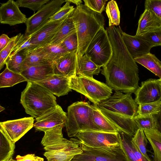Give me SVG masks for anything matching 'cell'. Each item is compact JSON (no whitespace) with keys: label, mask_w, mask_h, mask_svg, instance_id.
I'll list each match as a JSON object with an SVG mask.
<instances>
[{"label":"cell","mask_w":161,"mask_h":161,"mask_svg":"<svg viewBox=\"0 0 161 161\" xmlns=\"http://www.w3.org/2000/svg\"><path fill=\"white\" fill-rule=\"evenodd\" d=\"M69 87L84 95L93 104L107 98L112 93V89L107 84L93 78L81 75H75L70 78Z\"/></svg>","instance_id":"5b68a950"},{"label":"cell","mask_w":161,"mask_h":161,"mask_svg":"<svg viewBox=\"0 0 161 161\" xmlns=\"http://www.w3.org/2000/svg\"><path fill=\"white\" fill-rule=\"evenodd\" d=\"M56 100L53 94L44 86L27 81L21 92L20 103L25 112L36 119L55 109L58 105Z\"/></svg>","instance_id":"3957f363"},{"label":"cell","mask_w":161,"mask_h":161,"mask_svg":"<svg viewBox=\"0 0 161 161\" xmlns=\"http://www.w3.org/2000/svg\"><path fill=\"white\" fill-rule=\"evenodd\" d=\"M78 143L82 152L71 161H129L120 145L111 147H93L71 138Z\"/></svg>","instance_id":"8992f818"},{"label":"cell","mask_w":161,"mask_h":161,"mask_svg":"<svg viewBox=\"0 0 161 161\" xmlns=\"http://www.w3.org/2000/svg\"><path fill=\"white\" fill-rule=\"evenodd\" d=\"M160 79V80L161 82V78H160V79Z\"/></svg>","instance_id":"db71d44e"},{"label":"cell","mask_w":161,"mask_h":161,"mask_svg":"<svg viewBox=\"0 0 161 161\" xmlns=\"http://www.w3.org/2000/svg\"><path fill=\"white\" fill-rule=\"evenodd\" d=\"M138 105L161 101V82L159 79H150L142 82L134 93Z\"/></svg>","instance_id":"8fae6325"},{"label":"cell","mask_w":161,"mask_h":161,"mask_svg":"<svg viewBox=\"0 0 161 161\" xmlns=\"http://www.w3.org/2000/svg\"><path fill=\"white\" fill-rule=\"evenodd\" d=\"M65 126L69 137H75L81 131H101L93 121L92 105L83 101L75 102L68 107Z\"/></svg>","instance_id":"277c9868"},{"label":"cell","mask_w":161,"mask_h":161,"mask_svg":"<svg viewBox=\"0 0 161 161\" xmlns=\"http://www.w3.org/2000/svg\"><path fill=\"white\" fill-rule=\"evenodd\" d=\"M144 132L153 150L154 161H161V133L155 130Z\"/></svg>","instance_id":"4dcf8cb0"},{"label":"cell","mask_w":161,"mask_h":161,"mask_svg":"<svg viewBox=\"0 0 161 161\" xmlns=\"http://www.w3.org/2000/svg\"><path fill=\"white\" fill-rule=\"evenodd\" d=\"M112 53V47L107 31L104 27H101L91 41L85 54L101 67L108 63Z\"/></svg>","instance_id":"ba28073f"},{"label":"cell","mask_w":161,"mask_h":161,"mask_svg":"<svg viewBox=\"0 0 161 161\" xmlns=\"http://www.w3.org/2000/svg\"><path fill=\"white\" fill-rule=\"evenodd\" d=\"M101 70V67L96 64L86 54L77 61L76 75L93 78L94 75H98Z\"/></svg>","instance_id":"cb8c5ba5"},{"label":"cell","mask_w":161,"mask_h":161,"mask_svg":"<svg viewBox=\"0 0 161 161\" xmlns=\"http://www.w3.org/2000/svg\"><path fill=\"white\" fill-rule=\"evenodd\" d=\"M132 93L124 94L115 91L112 96L101 102L92 104L99 110L117 113L134 118L138 115V106L132 97Z\"/></svg>","instance_id":"52a82bcc"},{"label":"cell","mask_w":161,"mask_h":161,"mask_svg":"<svg viewBox=\"0 0 161 161\" xmlns=\"http://www.w3.org/2000/svg\"><path fill=\"white\" fill-rule=\"evenodd\" d=\"M67 113L58 104L53 110L36 119V122L34 123L33 127L36 131L44 132L59 125H65Z\"/></svg>","instance_id":"5bb4252c"},{"label":"cell","mask_w":161,"mask_h":161,"mask_svg":"<svg viewBox=\"0 0 161 161\" xmlns=\"http://www.w3.org/2000/svg\"><path fill=\"white\" fill-rule=\"evenodd\" d=\"M138 63L161 78V61L155 55L148 53L134 59Z\"/></svg>","instance_id":"4316f807"},{"label":"cell","mask_w":161,"mask_h":161,"mask_svg":"<svg viewBox=\"0 0 161 161\" xmlns=\"http://www.w3.org/2000/svg\"><path fill=\"white\" fill-rule=\"evenodd\" d=\"M66 3L50 18L48 22H52L67 18L73 12L75 8L70 5V3L66 0Z\"/></svg>","instance_id":"ab89813d"},{"label":"cell","mask_w":161,"mask_h":161,"mask_svg":"<svg viewBox=\"0 0 161 161\" xmlns=\"http://www.w3.org/2000/svg\"><path fill=\"white\" fill-rule=\"evenodd\" d=\"M27 18L21 12L16 2L9 0L1 4L0 7V21L2 24L10 26L26 23Z\"/></svg>","instance_id":"2e32d148"},{"label":"cell","mask_w":161,"mask_h":161,"mask_svg":"<svg viewBox=\"0 0 161 161\" xmlns=\"http://www.w3.org/2000/svg\"><path fill=\"white\" fill-rule=\"evenodd\" d=\"M27 80L21 74L9 70L6 66L0 74V88L12 87Z\"/></svg>","instance_id":"f1b7e54d"},{"label":"cell","mask_w":161,"mask_h":161,"mask_svg":"<svg viewBox=\"0 0 161 161\" xmlns=\"http://www.w3.org/2000/svg\"><path fill=\"white\" fill-rule=\"evenodd\" d=\"M106 12L109 20V26L119 25L120 14L115 1L112 0L108 2L106 8Z\"/></svg>","instance_id":"e575fe53"},{"label":"cell","mask_w":161,"mask_h":161,"mask_svg":"<svg viewBox=\"0 0 161 161\" xmlns=\"http://www.w3.org/2000/svg\"><path fill=\"white\" fill-rule=\"evenodd\" d=\"M77 50L69 53L53 62L54 74L71 78L76 75Z\"/></svg>","instance_id":"ac0fdd59"},{"label":"cell","mask_w":161,"mask_h":161,"mask_svg":"<svg viewBox=\"0 0 161 161\" xmlns=\"http://www.w3.org/2000/svg\"><path fill=\"white\" fill-rule=\"evenodd\" d=\"M34 121L31 117L0 122V128L15 142L33 127Z\"/></svg>","instance_id":"7c38bea8"},{"label":"cell","mask_w":161,"mask_h":161,"mask_svg":"<svg viewBox=\"0 0 161 161\" xmlns=\"http://www.w3.org/2000/svg\"><path fill=\"white\" fill-rule=\"evenodd\" d=\"M66 0H53L45 4L38 11L28 18L25 36L31 35L47 23L61 7Z\"/></svg>","instance_id":"9c48e42d"},{"label":"cell","mask_w":161,"mask_h":161,"mask_svg":"<svg viewBox=\"0 0 161 161\" xmlns=\"http://www.w3.org/2000/svg\"><path fill=\"white\" fill-rule=\"evenodd\" d=\"M19 35V33L11 38L7 46L0 51V69H1L6 63L7 60L10 55L15 43Z\"/></svg>","instance_id":"60d3db41"},{"label":"cell","mask_w":161,"mask_h":161,"mask_svg":"<svg viewBox=\"0 0 161 161\" xmlns=\"http://www.w3.org/2000/svg\"><path fill=\"white\" fill-rule=\"evenodd\" d=\"M5 109V108L1 106H0V112L3 111Z\"/></svg>","instance_id":"816d5d0a"},{"label":"cell","mask_w":161,"mask_h":161,"mask_svg":"<svg viewBox=\"0 0 161 161\" xmlns=\"http://www.w3.org/2000/svg\"><path fill=\"white\" fill-rule=\"evenodd\" d=\"M0 161H9L12 159L15 142L0 128Z\"/></svg>","instance_id":"484cf974"},{"label":"cell","mask_w":161,"mask_h":161,"mask_svg":"<svg viewBox=\"0 0 161 161\" xmlns=\"http://www.w3.org/2000/svg\"><path fill=\"white\" fill-rule=\"evenodd\" d=\"M71 145L61 150L46 152L44 155L48 161H71L76 155L82 151L80 145L75 141Z\"/></svg>","instance_id":"603a6c76"},{"label":"cell","mask_w":161,"mask_h":161,"mask_svg":"<svg viewBox=\"0 0 161 161\" xmlns=\"http://www.w3.org/2000/svg\"><path fill=\"white\" fill-rule=\"evenodd\" d=\"M16 159V161H43V158L37 156L34 154H28L24 156L18 155Z\"/></svg>","instance_id":"7dc6e473"},{"label":"cell","mask_w":161,"mask_h":161,"mask_svg":"<svg viewBox=\"0 0 161 161\" xmlns=\"http://www.w3.org/2000/svg\"><path fill=\"white\" fill-rule=\"evenodd\" d=\"M70 78L54 74L41 81L35 82L47 89L58 97L67 94L71 89L69 87Z\"/></svg>","instance_id":"d6986e66"},{"label":"cell","mask_w":161,"mask_h":161,"mask_svg":"<svg viewBox=\"0 0 161 161\" xmlns=\"http://www.w3.org/2000/svg\"><path fill=\"white\" fill-rule=\"evenodd\" d=\"M75 24L78 40L77 59L85 54L92 39L100 29L104 27V17L81 4L71 15Z\"/></svg>","instance_id":"7a4b0ae2"},{"label":"cell","mask_w":161,"mask_h":161,"mask_svg":"<svg viewBox=\"0 0 161 161\" xmlns=\"http://www.w3.org/2000/svg\"><path fill=\"white\" fill-rule=\"evenodd\" d=\"M104 116L119 130L133 137L138 128L133 118L114 113L99 110Z\"/></svg>","instance_id":"e0dca14e"},{"label":"cell","mask_w":161,"mask_h":161,"mask_svg":"<svg viewBox=\"0 0 161 161\" xmlns=\"http://www.w3.org/2000/svg\"><path fill=\"white\" fill-rule=\"evenodd\" d=\"M53 63L44 58L34 49L28 52L23 62L22 68L24 67L50 64Z\"/></svg>","instance_id":"d6a6232c"},{"label":"cell","mask_w":161,"mask_h":161,"mask_svg":"<svg viewBox=\"0 0 161 161\" xmlns=\"http://www.w3.org/2000/svg\"><path fill=\"white\" fill-rule=\"evenodd\" d=\"M138 129L157 130L156 121L153 115L139 116L133 118Z\"/></svg>","instance_id":"8d00e7d4"},{"label":"cell","mask_w":161,"mask_h":161,"mask_svg":"<svg viewBox=\"0 0 161 161\" xmlns=\"http://www.w3.org/2000/svg\"><path fill=\"white\" fill-rule=\"evenodd\" d=\"M67 19L47 22L31 35V42L34 47L35 49L49 44Z\"/></svg>","instance_id":"9a60e30c"},{"label":"cell","mask_w":161,"mask_h":161,"mask_svg":"<svg viewBox=\"0 0 161 161\" xmlns=\"http://www.w3.org/2000/svg\"><path fill=\"white\" fill-rule=\"evenodd\" d=\"M31 35L25 36L19 33V36L8 57L22 50H27L30 51L34 49V47L31 42Z\"/></svg>","instance_id":"d590c367"},{"label":"cell","mask_w":161,"mask_h":161,"mask_svg":"<svg viewBox=\"0 0 161 161\" xmlns=\"http://www.w3.org/2000/svg\"><path fill=\"white\" fill-rule=\"evenodd\" d=\"M119 133L120 145L128 161H137L132 147V137L121 132Z\"/></svg>","instance_id":"836d02e7"},{"label":"cell","mask_w":161,"mask_h":161,"mask_svg":"<svg viewBox=\"0 0 161 161\" xmlns=\"http://www.w3.org/2000/svg\"><path fill=\"white\" fill-rule=\"evenodd\" d=\"M92 106V117L93 122L101 131L118 133V129L109 121L100 110L93 105Z\"/></svg>","instance_id":"83f0119b"},{"label":"cell","mask_w":161,"mask_h":161,"mask_svg":"<svg viewBox=\"0 0 161 161\" xmlns=\"http://www.w3.org/2000/svg\"><path fill=\"white\" fill-rule=\"evenodd\" d=\"M11 38L5 34H2L0 36V51L5 47L10 42Z\"/></svg>","instance_id":"c3c4849f"},{"label":"cell","mask_w":161,"mask_h":161,"mask_svg":"<svg viewBox=\"0 0 161 161\" xmlns=\"http://www.w3.org/2000/svg\"><path fill=\"white\" fill-rule=\"evenodd\" d=\"M119 26H109L106 31L112 53L103 67L101 73L112 89L127 93H134L139 87L138 66L123 40Z\"/></svg>","instance_id":"6da1fadb"},{"label":"cell","mask_w":161,"mask_h":161,"mask_svg":"<svg viewBox=\"0 0 161 161\" xmlns=\"http://www.w3.org/2000/svg\"><path fill=\"white\" fill-rule=\"evenodd\" d=\"M139 37L146 42L152 48L161 46V30Z\"/></svg>","instance_id":"ee69618b"},{"label":"cell","mask_w":161,"mask_h":161,"mask_svg":"<svg viewBox=\"0 0 161 161\" xmlns=\"http://www.w3.org/2000/svg\"><path fill=\"white\" fill-rule=\"evenodd\" d=\"M153 115L156 121L157 130L161 133V109L158 113Z\"/></svg>","instance_id":"681fc988"},{"label":"cell","mask_w":161,"mask_h":161,"mask_svg":"<svg viewBox=\"0 0 161 161\" xmlns=\"http://www.w3.org/2000/svg\"><path fill=\"white\" fill-rule=\"evenodd\" d=\"M35 49L43 57L51 62H53L69 53L60 44H48Z\"/></svg>","instance_id":"d4e9b609"},{"label":"cell","mask_w":161,"mask_h":161,"mask_svg":"<svg viewBox=\"0 0 161 161\" xmlns=\"http://www.w3.org/2000/svg\"><path fill=\"white\" fill-rule=\"evenodd\" d=\"M160 30H161V20L149 10L145 9L139 19L135 36H142Z\"/></svg>","instance_id":"44dd1931"},{"label":"cell","mask_w":161,"mask_h":161,"mask_svg":"<svg viewBox=\"0 0 161 161\" xmlns=\"http://www.w3.org/2000/svg\"><path fill=\"white\" fill-rule=\"evenodd\" d=\"M60 44L68 53L78 51V43L76 31L68 36Z\"/></svg>","instance_id":"7bdbcfd3"},{"label":"cell","mask_w":161,"mask_h":161,"mask_svg":"<svg viewBox=\"0 0 161 161\" xmlns=\"http://www.w3.org/2000/svg\"><path fill=\"white\" fill-rule=\"evenodd\" d=\"M121 33L126 48L134 59L150 53L152 48L140 37L128 35L122 30Z\"/></svg>","instance_id":"ffe728a7"},{"label":"cell","mask_w":161,"mask_h":161,"mask_svg":"<svg viewBox=\"0 0 161 161\" xmlns=\"http://www.w3.org/2000/svg\"><path fill=\"white\" fill-rule=\"evenodd\" d=\"M67 1L70 3H72L75 4L77 6L80 4H82V1L81 0H67Z\"/></svg>","instance_id":"f907efd6"},{"label":"cell","mask_w":161,"mask_h":161,"mask_svg":"<svg viewBox=\"0 0 161 161\" xmlns=\"http://www.w3.org/2000/svg\"><path fill=\"white\" fill-rule=\"evenodd\" d=\"M84 5L92 10L100 13L105 8L106 2L108 0H83Z\"/></svg>","instance_id":"bcb514c9"},{"label":"cell","mask_w":161,"mask_h":161,"mask_svg":"<svg viewBox=\"0 0 161 161\" xmlns=\"http://www.w3.org/2000/svg\"><path fill=\"white\" fill-rule=\"evenodd\" d=\"M119 132L81 131L75 137L78 138L77 140L79 142L90 147H111L120 145Z\"/></svg>","instance_id":"30bf717a"},{"label":"cell","mask_w":161,"mask_h":161,"mask_svg":"<svg viewBox=\"0 0 161 161\" xmlns=\"http://www.w3.org/2000/svg\"><path fill=\"white\" fill-rule=\"evenodd\" d=\"M147 140L144 131L138 129L135 136L132 137L131 142L145 157L150 159L147 153Z\"/></svg>","instance_id":"74e56055"},{"label":"cell","mask_w":161,"mask_h":161,"mask_svg":"<svg viewBox=\"0 0 161 161\" xmlns=\"http://www.w3.org/2000/svg\"><path fill=\"white\" fill-rule=\"evenodd\" d=\"M161 109V101L159 102L139 105L138 115L139 116L153 115Z\"/></svg>","instance_id":"f35d334b"},{"label":"cell","mask_w":161,"mask_h":161,"mask_svg":"<svg viewBox=\"0 0 161 161\" xmlns=\"http://www.w3.org/2000/svg\"><path fill=\"white\" fill-rule=\"evenodd\" d=\"M53 63L39 66L24 67L22 68L20 74L26 79L27 81L36 82L41 81L54 74Z\"/></svg>","instance_id":"7402d4cb"},{"label":"cell","mask_w":161,"mask_h":161,"mask_svg":"<svg viewBox=\"0 0 161 161\" xmlns=\"http://www.w3.org/2000/svg\"><path fill=\"white\" fill-rule=\"evenodd\" d=\"M28 51L27 50H22L9 57L6 62V66L9 70L20 74L22 69L23 62Z\"/></svg>","instance_id":"1f68e13d"},{"label":"cell","mask_w":161,"mask_h":161,"mask_svg":"<svg viewBox=\"0 0 161 161\" xmlns=\"http://www.w3.org/2000/svg\"><path fill=\"white\" fill-rule=\"evenodd\" d=\"M71 14L64 22L49 44H59L68 36L76 31L75 25L71 17Z\"/></svg>","instance_id":"f546056e"},{"label":"cell","mask_w":161,"mask_h":161,"mask_svg":"<svg viewBox=\"0 0 161 161\" xmlns=\"http://www.w3.org/2000/svg\"><path fill=\"white\" fill-rule=\"evenodd\" d=\"M50 1V0H18L16 2L19 7L27 8L35 12Z\"/></svg>","instance_id":"b9f144b4"},{"label":"cell","mask_w":161,"mask_h":161,"mask_svg":"<svg viewBox=\"0 0 161 161\" xmlns=\"http://www.w3.org/2000/svg\"><path fill=\"white\" fill-rule=\"evenodd\" d=\"M65 125H60L44 132L41 143L46 151H56L63 149L73 143L74 142L63 137L62 130Z\"/></svg>","instance_id":"4fadbf2b"},{"label":"cell","mask_w":161,"mask_h":161,"mask_svg":"<svg viewBox=\"0 0 161 161\" xmlns=\"http://www.w3.org/2000/svg\"><path fill=\"white\" fill-rule=\"evenodd\" d=\"M9 161H16L15 160L12 158L11 159H10V160H9Z\"/></svg>","instance_id":"f5cc1de1"},{"label":"cell","mask_w":161,"mask_h":161,"mask_svg":"<svg viewBox=\"0 0 161 161\" xmlns=\"http://www.w3.org/2000/svg\"><path fill=\"white\" fill-rule=\"evenodd\" d=\"M145 8L149 10L161 20V0H146Z\"/></svg>","instance_id":"f6af8a7d"}]
</instances>
